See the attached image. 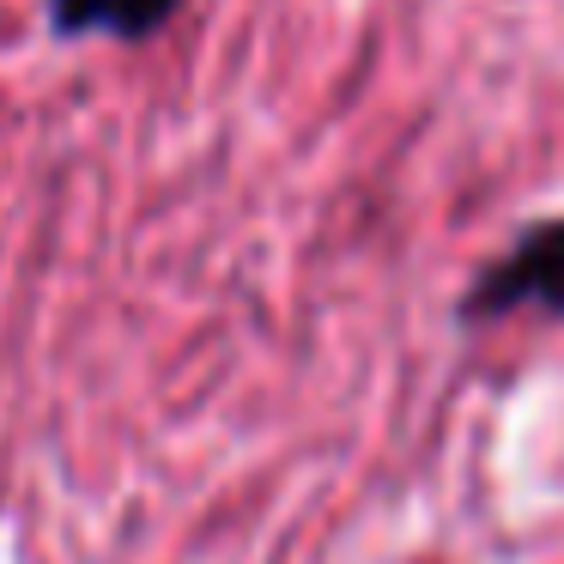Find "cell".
I'll use <instances>...</instances> for the list:
<instances>
[{
	"mask_svg": "<svg viewBox=\"0 0 564 564\" xmlns=\"http://www.w3.org/2000/svg\"><path fill=\"white\" fill-rule=\"evenodd\" d=\"M516 310H540V316L564 322V219L528 225L491 268H479V280L462 292L455 316L467 328H479V322H503Z\"/></svg>",
	"mask_w": 564,
	"mask_h": 564,
	"instance_id": "obj_1",
	"label": "cell"
},
{
	"mask_svg": "<svg viewBox=\"0 0 564 564\" xmlns=\"http://www.w3.org/2000/svg\"><path fill=\"white\" fill-rule=\"evenodd\" d=\"M183 0H50V31L67 43L79 37H116V43H147L176 19Z\"/></svg>",
	"mask_w": 564,
	"mask_h": 564,
	"instance_id": "obj_2",
	"label": "cell"
}]
</instances>
